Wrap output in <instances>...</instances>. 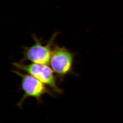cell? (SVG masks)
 <instances>
[{"label":"cell","instance_id":"obj_1","mask_svg":"<svg viewBox=\"0 0 123 123\" xmlns=\"http://www.w3.org/2000/svg\"><path fill=\"white\" fill-rule=\"evenodd\" d=\"M21 78L22 88L24 94L18 103L19 107L22 106L24 100L29 97H33L39 103L42 102V97L45 93L53 96L52 93L46 87L44 83L31 75L24 74L17 70H13Z\"/></svg>","mask_w":123,"mask_h":123},{"label":"cell","instance_id":"obj_2","mask_svg":"<svg viewBox=\"0 0 123 123\" xmlns=\"http://www.w3.org/2000/svg\"><path fill=\"white\" fill-rule=\"evenodd\" d=\"M59 33L56 32L53 34L46 45H43L41 40L35 35H32L35 43L33 46L25 49L24 53L25 59L34 63L46 65L50 63L52 47Z\"/></svg>","mask_w":123,"mask_h":123},{"label":"cell","instance_id":"obj_4","mask_svg":"<svg viewBox=\"0 0 123 123\" xmlns=\"http://www.w3.org/2000/svg\"><path fill=\"white\" fill-rule=\"evenodd\" d=\"M74 58V54L65 48L55 46L52 50L50 63L54 72L64 76L72 72Z\"/></svg>","mask_w":123,"mask_h":123},{"label":"cell","instance_id":"obj_3","mask_svg":"<svg viewBox=\"0 0 123 123\" xmlns=\"http://www.w3.org/2000/svg\"><path fill=\"white\" fill-rule=\"evenodd\" d=\"M13 65L17 68L26 72L44 84L47 85L57 93L60 94L62 93V90L56 84L53 70L46 65L36 63L25 65L14 63Z\"/></svg>","mask_w":123,"mask_h":123}]
</instances>
